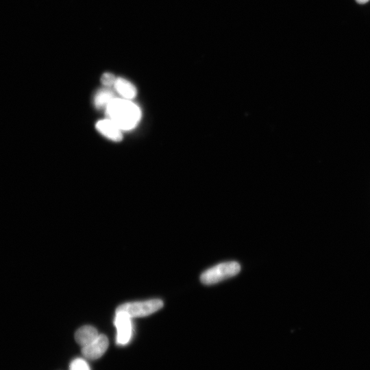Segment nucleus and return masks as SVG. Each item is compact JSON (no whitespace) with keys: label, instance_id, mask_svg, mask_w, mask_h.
Listing matches in <instances>:
<instances>
[{"label":"nucleus","instance_id":"obj_7","mask_svg":"<svg viewBox=\"0 0 370 370\" xmlns=\"http://www.w3.org/2000/svg\"><path fill=\"white\" fill-rule=\"evenodd\" d=\"M98 331L91 325H84L79 328L75 334V338L77 343L82 347H84L99 336Z\"/></svg>","mask_w":370,"mask_h":370},{"label":"nucleus","instance_id":"obj_5","mask_svg":"<svg viewBox=\"0 0 370 370\" xmlns=\"http://www.w3.org/2000/svg\"><path fill=\"white\" fill-rule=\"evenodd\" d=\"M108 345L109 341L107 336L104 334H99L92 343L82 347V352L86 358L95 360L104 354Z\"/></svg>","mask_w":370,"mask_h":370},{"label":"nucleus","instance_id":"obj_12","mask_svg":"<svg viewBox=\"0 0 370 370\" xmlns=\"http://www.w3.org/2000/svg\"><path fill=\"white\" fill-rule=\"evenodd\" d=\"M358 3L364 4L367 3L369 0H356Z\"/></svg>","mask_w":370,"mask_h":370},{"label":"nucleus","instance_id":"obj_8","mask_svg":"<svg viewBox=\"0 0 370 370\" xmlns=\"http://www.w3.org/2000/svg\"><path fill=\"white\" fill-rule=\"evenodd\" d=\"M114 87L116 92L125 99L130 100L134 98L137 93L134 85L122 77L116 78Z\"/></svg>","mask_w":370,"mask_h":370},{"label":"nucleus","instance_id":"obj_3","mask_svg":"<svg viewBox=\"0 0 370 370\" xmlns=\"http://www.w3.org/2000/svg\"><path fill=\"white\" fill-rule=\"evenodd\" d=\"M163 301L152 299L141 301L127 302L119 306L116 310L122 311L131 318L149 315L162 308Z\"/></svg>","mask_w":370,"mask_h":370},{"label":"nucleus","instance_id":"obj_4","mask_svg":"<svg viewBox=\"0 0 370 370\" xmlns=\"http://www.w3.org/2000/svg\"><path fill=\"white\" fill-rule=\"evenodd\" d=\"M114 325L116 328L117 343L121 345H126L132 334L131 317L124 312L116 310Z\"/></svg>","mask_w":370,"mask_h":370},{"label":"nucleus","instance_id":"obj_2","mask_svg":"<svg viewBox=\"0 0 370 370\" xmlns=\"http://www.w3.org/2000/svg\"><path fill=\"white\" fill-rule=\"evenodd\" d=\"M241 265L235 261L221 262L204 271L200 275V281L206 285H212L237 275Z\"/></svg>","mask_w":370,"mask_h":370},{"label":"nucleus","instance_id":"obj_1","mask_svg":"<svg viewBox=\"0 0 370 370\" xmlns=\"http://www.w3.org/2000/svg\"><path fill=\"white\" fill-rule=\"evenodd\" d=\"M106 114L108 119L121 130L133 129L141 116L138 106L128 99L116 97L106 107Z\"/></svg>","mask_w":370,"mask_h":370},{"label":"nucleus","instance_id":"obj_10","mask_svg":"<svg viewBox=\"0 0 370 370\" xmlns=\"http://www.w3.org/2000/svg\"><path fill=\"white\" fill-rule=\"evenodd\" d=\"M116 78L114 74L106 72L101 75V82L105 87L110 88L114 86Z\"/></svg>","mask_w":370,"mask_h":370},{"label":"nucleus","instance_id":"obj_6","mask_svg":"<svg viewBox=\"0 0 370 370\" xmlns=\"http://www.w3.org/2000/svg\"><path fill=\"white\" fill-rule=\"evenodd\" d=\"M95 127L101 134L113 141L119 142L123 138L121 130L108 119L99 121Z\"/></svg>","mask_w":370,"mask_h":370},{"label":"nucleus","instance_id":"obj_9","mask_svg":"<svg viewBox=\"0 0 370 370\" xmlns=\"http://www.w3.org/2000/svg\"><path fill=\"white\" fill-rule=\"evenodd\" d=\"M114 94L108 87L99 89L94 97V104L97 108L106 107L114 99Z\"/></svg>","mask_w":370,"mask_h":370},{"label":"nucleus","instance_id":"obj_11","mask_svg":"<svg viewBox=\"0 0 370 370\" xmlns=\"http://www.w3.org/2000/svg\"><path fill=\"white\" fill-rule=\"evenodd\" d=\"M70 370H90V368L85 360L77 358L71 362Z\"/></svg>","mask_w":370,"mask_h":370}]
</instances>
